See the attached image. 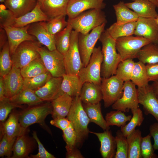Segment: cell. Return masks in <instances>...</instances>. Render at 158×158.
<instances>
[{
    "label": "cell",
    "mask_w": 158,
    "mask_h": 158,
    "mask_svg": "<svg viewBox=\"0 0 158 158\" xmlns=\"http://www.w3.org/2000/svg\"><path fill=\"white\" fill-rule=\"evenodd\" d=\"M134 35L142 37L151 43L158 44V25L155 18L139 17Z\"/></svg>",
    "instance_id": "14"
},
{
    "label": "cell",
    "mask_w": 158,
    "mask_h": 158,
    "mask_svg": "<svg viewBox=\"0 0 158 158\" xmlns=\"http://www.w3.org/2000/svg\"><path fill=\"white\" fill-rule=\"evenodd\" d=\"M99 40L102 44L103 56L101 76L102 78H108L115 75L118 66L122 60L116 51V40L106 30L102 33Z\"/></svg>",
    "instance_id": "1"
},
{
    "label": "cell",
    "mask_w": 158,
    "mask_h": 158,
    "mask_svg": "<svg viewBox=\"0 0 158 158\" xmlns=\"http://www.w3.org/2000/svg\"><path fill=\"white\" fill-rule=\"evenodd\" d=\"M66 16L61 15L47 21H42V22L48 32L55 35L67 25L68 22L66 20Z\"/></svg>",
    "instance_id": "43"
},
{
    "label": "cell",
    "mask_w": 158,
    "mask_h": 158,
    "mask_svg": "<svg viewBox=\"0 0 158 158\" xmlns=\"http://www.w3.org/2000/svg\"><path fill=\"white\" fill-rule=\"evenodd\" d=\"M67 21L73 29L83 34L89 33L107 22L105 13L102 10L95 9L83 12L73 18L68 19Z\"/></svg>",
    "instance_id": "3"
},
{
    "label": "cell",
    "mask_w": 158,
    "mask_h": 158,
    "mask_svg": "<svg viewBox=\"0 0 158 158\" xmlns=\"http://www.w3.org/2000/svg\"><path fill=\"white\" fill-rule=\"evenodd\" d=\"M125 4L139 17L156 18L158 17L156 6L147 0H135L132 2L125 3Z\"/></svg>",
    "instance_id": "26"
},
{
    "label": "cell",
    "mask_w": 158,
    "mask_h": 158,
    "mask_svg": "<svg viewBox=\"0 0 158 158\" xmlns=\"http://www.w3.org/2000/svg\"><path fill=\"white\" fill-rule=\"evenodd\" d=\"M124 83L115 75L108 78H102L100 86L105 108L112 106L121 97Z\"/></svg>",
    "instance_id": "10"
},
{
    "label": "cell",
    "mask_w": 158,
    "mask_h": 158,
    "mask_svg": "<svg viewBox=\"0 0 158 158\" xmlns=\"http://www.w3.org/2000/svg\"><path fill=\"white\" fill-rule=\"evenodd\" d=\"M6 97L5 96V87L4 78L0 77V101H1Z\"/></svg>",
    "instance_id": "57"
},
{
    "label": "cell",
    "mask_w": 158,
    "mask_h": 158,
    "mask_svg": "<svg viewBox=\"0 0 158 158\" xmlns=\"http://www.w3.org/2000/svg\"><path fill=\"white\" fill-rule=\"evenodd\" d=\"M63 136L66 143L65 148L67 152L76 147L77 136L75 131L71 123L70 125L63 131Z\"/></svg>",
    "instance_id": "47"
},
{
    "label": "cell",
    "mask_w": 158,
    "mask_h": 158,
    "mask_svg": "<svg viewBox=\"0 0 158 158\" xmlns=\"http://www.w3.org/2000/svg\"><path fill=\"white\" fill-rule=\"evenodd\" d=\"M66 157V158H83L84 157L77 147L72 150L67 152Z\"/></svg>",
    "instance_id": "55"
},
{
    "label": "cell",
    "mask_w": 158,
    "mask_h": 158,
    "mask_svg": "<svg viewBox=\"0 0 158 158\" xmlns=\"http://www.w3.org/2000/svg\"><path fill=\"white\" fill-rule=\"evenodd\" d=\"M137 58L144 64L158 63V44L150 42L145 45L138 53Z\"/></svg>",
    "instance_id": "35"
},
{
    "label": "cell",
    "mask_w": 158,
    "mask_h": 158,
    "mask_svg": "<svg viewBox=\"0 0 158 158\" xmlns=\"http://www.w3.org/2000/svg\"><path fill=\"white\" fill-rule=\"evenodd\" d=\"M29 25L22 27L8 26L3 28L7 35L11 55L23 42L26 41H37L35 37L28 33V30Z\"/></svg>",
    "instance_id": "15"
},
{
    "label": "cell",
    "mask_w": 158,
    "mask_h": 158,
    "mask_svg": "<svg viewBox=\"0 0 158 158\" xmlns=\"http://www.w3.org/2000/svg\"><path fill=\"white\" fill-rule=\"evenodd\" d=\"M155 19L156 20V22L157 23V25H158V17L157 18H155Z\"/></svg>",
    "instance_id": "60"
},
{
    "label": "cell",
    "mask_w": 158,
    "mask_h": 158,
    "mask_svg": "<svg viewBox=\"0 0 158 158\" xmlns=\"http://www.w3.org/2000/svg\"><path fill=\"white\" fill-rule=\"evenodd\" d=\"M50 123L51 125L60 129L62 131L68 127L71 123L67 117L53 119Z\"/></svg>",
    "instance_id": "53"
},
{
    "label": "cell",
    "mask_w": 158,
    "mask_h": 158,
    "mask_svg": "<svg viewBox=\"0 0 158 158\" xmlns=\"http://www.w3.org/2000/svg\"><path fill=\"white\" fill-rule=\"evenodd\" d=\"M131 80L124 82L121 97L111 106L113 109L127 112L139 108L137 89Z\"/></svg>",
    "instance_id": "12"
},
{
    "label": "cell",
    "mask_w": 158,
    "mask_h": 158,
    "mask_svg": "<svg viewBox=\"0 0 158 158\" xmlns=\"http://www.w3.org/2000/svg\"><path fill=\"white\" fill-rule=\"evenodd\" d=\"M137 21L118 24L115 23L106 30L113 38H119L134 35Z\"/></svg>",
    "instance_id": "33"
},
{
    "label": "cell",
    "mask_w": 158,
    "mask_h": 158,
    "mask_svg": "<svg viewBox=\"0 0 158 158\" xmlns=\"http://www.w3.org/2000/svg\"><path fill=\"white\" fill-rule=\"evenodd\" d=\"M132 117L131 115L126 116L123 112L116 110L107 113L105 116V119L109 126H116L121 127L125 126L127 121H129Z\"/></svg>",
    "instance_id": "42"
},
{
    "label": "cell",
    "mask_w": 158,
    "mask_h": 158,
    "mask_svg": "<svg viewBox=\"0 0 158 158\" xmlns=\"http://www.w3.org/2000/svg\"><path fill=\"white\" fill-rule=\"evenodd\" d=\"M133 114L129 122L121 127V130L123 135L127 137L135 129L137 126H140L144 119L142 111L139 108L131 110Z\"/></svg>",
    "instance_id": "39"
},
{
    "label": "cell",
    "mask_w": 158,
    "mask_h": 158,
    "mask_svg": "<svg viewBox=\"0 0 158 158\" xmlns=\"http://www.w3.org/2000/svg\"><path fill=\"white\" fill-rule=\"evenodd\" d=\"M69 0H42L41 8L49 19L61 15H67Z\"/></svg>",
    "instance_id": "24"
},
{
    "label": "cell",
    "mask_w": 158,
    "mask_h": 158,
    "mask_svg": "<svg viewBox=\"0 0 158 158\" xmlns=\"http://www.w3.org/2000/svg\"><path fill=\"white\" fill-rule=\"evenodd\" d=\"M103 61V56L101 47H95L89 62L86 67H83L80 70L78 75L80 85L89 82L101 85L102 77L101 69Z\"/></svg>",
    "instance_id": "5"
},
{
    "label": "cell",
    "mask_w": 158,
    "mask_h": 158,
    "mask_svg": "<svg viewBox=\"0 0 158 158\" xmlns=\"http://www.w3.org/2000/svg\"><path fill=\"white\" fill-rule=\"evenodd\" d=\"M140 36L131 35L116 40V47L122 60L137 58L138 53L145 45L150 43Z\"/></svg>",
    "instance_id": "6"
},
{
    "label": "cell",
    "mask_w": 158,
    "mask_h": 158,
    "mask_svg": "<svg viewBox=\"0 0 158 158\" xmlns=\"http://www.w3.org/2000/svg\"><path fill=\"white\" fill-rule=\"evenodd\" d=\"M116 145L115 158H127L128 145L126 137L121 130H118L115 137Z\"/></svg>",
    "instance_id": "45"
},
{
    "label": "cell",
    "mask_w": 158,
    "mask_h": 158,
    "mask_svg": "<svg viewBox=\"0 0 158 158\" xmlns=\"http://www.w3.org/2000/svg\"><path fill=\"white\" fill-rule=\"evenodd\" d=\"M79 97L84 104H96L102 100L100 85L86 82L83 85Z\"/></svg>",
    "instance_id": "25"
},
{
    "label": "cell",
    "mask_w": 158,
    "mask_h": 158,
    "mask_svg": "<svg viewBox=\"0 0 158 158\" xmlns=\"http://www.w3.org/2000/svg\"><path fill=\"white\" fill-rule=\"evenodd\" d=\"M73 30L68 23L65 28L55 35L56 49L63 55L69 49Z\"/></svg>",
    "instance_id": "36"
},
{
    "label": "cell",
    "mask_w": 158,
    "mask_h": 158,
    "mask_svg": "<svg viewBox=\"0 0 158 158\" xmlns=\"http://www.w3.org/2000/svg\"><path fill=\"white\" fill-rule=\"evenodd\" d=\"M15 18L13 13L10 10L6 9L4 7V6L0 5V27L4 28L10 26Z\"/></svg>",
    "instance_id": "50"
},
{
    "label": "cell",
    "mask_w": 158,
    "mask_h": 158,
    "mask_svg": "<svg viewBox=\"0 0 158 158\" xmlns=\"http://www.w3.org/2000/svg\"><path fill=\"white\" fill-rule=\"evenodd\" d=\"M149 81L158 82V63L145 65Z\"/></svg>",
    "instance_id": "52"
},
{
    "label": "cell",
    "mask_w": 158,
    "mask_h": 158,
    "mask_svg": "<svg viewBox=\"0 0 158 158\" xmlns=\"http://www.w3.org/2000/svg\"><path fill=\"white\" fill-rule=\"evenodd\" d=\"M130 80L138 87L148 84L146 66L140 61L135 62L131 73Z\"/></svg>",
    "instance_id": "38"
},
{
    "label": "cell",
    "mask_w": 158,
    "mask_h": 158,
    "mask_svg": "<svg viewBox=\"0 0 158 158\" xmlns=\"http://www.w3.org/2000/svg\"><path fill=\"white\" fill-rule=\"evenodd\" d=\"M22 107L21 105L12 103L10 101L9 99L7 97L0 101V123L5 121L8 115L13 109L16 108Z\"/></svg>",
    "instance_id": "49"
},
{
    "label": "cell",
    "mask_w": 158,
    "mask_h": 158,
    "mask_svg": "<svg viewBox=\"0 0 158 158\" xmlns=\"http://www.w3.org/2000/svg\"><path fill=\"white\" fill-rule=\"evenodd\" d=\"M0 157L11 158L13 147L17 138H11L5 135L0 136Z\"/></svg>",
    "instance_id": "46"
},
{
    "label": "cell",
    "mask_w": 158,
    "mask_h": 158,
    "mask_svg": "<svg viewBox=\"0 0 158 158\" xmlns=\"http://www.w3.org/2000/svg\"><path fill=\"white\" fill-rule=\"evenodd\" d=\"M35 140L27 135V133L17 137L13 148L11 158H30L29 154L35 147Z\"/></svg>",
    "instance_id": "21"
},
{
    "label": "cell",
    "mask_w": 158,
    "mask_h": 158,
    "mask_svg": "<svg viewBox=\"0 0 158 158\" xmlns=\"http://www.w3.org/2000/svg\"><path fill=\"white\" fill-rule=\"evenodd\" d=\"M49 20L42 10L40 2L37 1L34 8L30 11L17 18H15L10 26L22 27L37 22Z\"/></svg>",
    "instance_id": "23"
},
{
    "label": "cell",
    "mask_w": 158,
    "mask_h": 158,
    "mask_svg": "<svg viewBox=\"0 0 158 158\" xmlns=\"http://www.w3.org/2000/svg\"><path fill=\"white\" fill-rule=\"evenodd\" d=\"M151 136L149 134L142 137L141 143V154L142 158H155L158 156L154 153L151 140Z\"/></svg>",
    "instance_id": "48"
},
{
    "label": "cell",
    "mask_w": 158,
    "mask_h": 158,
    "mask_svg": "<svg viewBox=\"0 0 158 158\" xmlns=\"http://www.w3.org/2000/svg\"><path fill=\"white\" fill-rule=\"evenodd\" d=\"M154 4L158 8V0H147Z\"/></svg>",
    "instance_id": "59"
},
{
    "label": "cell",
    "mask_w": 158,
    "mask_h": 158,
    "mask_svg": "<svg viewBox=\"0 0 158 158\" xmlns=\"http://www.w3.org/2000/svg\"><path fill=\"white\" fill-rule=\"evenodd\" d=\"M142 137L139 129H135L127 137L128 149L127 158H141V143Z\"/></svg>",
    "instance_id": "34"
},
{
    "label": "cell",
    "mask_w": 158,
    "mask_h": 158,
    "mask_svg": "<svg viewBox=\"0 0 158 158\" xmlns=\"http://www.w3.org/2000/svg\"><path fill=\"white\" fill-rule=\"evenodd\" d=\"M79 33L72 31L69 49L64 56L66 73L78 75L83 67L79 51L78 42Z\"/></svg>",
    "instance_id": "11"
},
{
    "label": "cell",
    "mask_w": 158,
    "mask_h": 158,
    "mask_svg": "<svg viewBox=\"0 0 158 158\" xmlns=\"http://www.w3.org/2000/svg\"><path fill=\"white\" fill-rule=\"evenodd\" d=\"M132 0L133 1H135V0Z\"/></svg>",
    "instance_id": "63"
},
{
    "label": "cell",
    "mask_w": 158,
    "mask_h": 158,
    "mask_svg": "<svg viewBox=\"0 0 158 158\" xmlns=\"http://www.w3.org/2000/svg\"><path fill=\"white\" fill-rule=\"evenodd\" d=\"M52 111L51 104L46 103L34 106L19 113V121L21 126L27 129L31 125L38 123L49 133L50 128L45 123V119Z\"/></svg>",
    "instance_id": "4"
},
{
    "label": "cell",
    "mask_w": 158,
    "mask_h": 158,
    "mask_svg": "<svg viewBox=\"0 0 158 158\" xmlns=\"http://www.w3.org/2000/svg\"><path fill=\"white\" fill-rule=\"evenodd\" d=\"M38 51L46 69L52 77H62L66 74L63 54L57 49L51 51L41 46Z\"/></svg>",
    "instance_id": "7"
},
{
    "label": "cell",
    "mask_w": 158,
    "mask_h": 158,
    "mask_svg": "<svg viewBox=\"0 0 158 158\" xmlns=\"http://www.w3.org/2000/svg\"><path fill=\"white\" fill-rule=\"evenodd\" d=\"M66 117L76 133V147H81L90 133L88 125L90 121L79 96L73 98L72 106Z\"/></svg>",
    "instance_id": "2"
},
{
    "label": "cell",
    "mask_w": 158,
    "mask_h": 158,
    "mask_svg": "<svg viewBox=\"0 0 158 158\" xmlns=\"http://www.w3.org/2000/svg\"><path fill=\"white\" fill-rule=\"evenodd\" d=\"M104 0H69L67 9L68 19L73 18L82 13L92 9L102 10L105 6Z\"/></svg>",
    "instance_id": "17"
},
{
    "label": "cell",
    "mask_w": 158,
    "mask_h": 158,
    "mask_svg": "<svg viewBox=\"0 0 158 158\" xmlns=\"http://www.w3.org/2000/svg\"><path fill=\"white\" fill-rule=\"evenodd\" d=\"M37 1L36 0H6L5 6L13 13L15 18L21 16L32 10Z\"/></svg>",
    "instance_id": "28"
},
{
    "label": "cell",
    "mask_w": 158,
    "mask_h": 158,
    "mask_svg": "<svg viewBox=\"0 0 158 158\" xmlns=\"http://www.w3.org/2000/svg\"><path fill=\"white\" fill-rule=\"evenodd\" d=\"M62 77H52L41 87L35 91L42 101H52L64 94L61 89Z\"/></svg>",
    "instance_id": "18"
},
{
    "label": "cell",
    "mask_w": 158,
    "mask_h": 158,
    "mask_svg": "<svg viewBox=\"0 0 158 158\" xmlns=\"http://www.w3.org/2000/svg\"><path fill=\"white\" fill-rule=\"evenodd\" d=\"M23 78L33 77L48 71L40 57L20 69Z\"/></svg>",
    "instance_id": "37"
},
{
    "label": "cell",
    "mask_w": 158,
    "mask_h": 158,
    "mask_svg": "<svg viewBox=\"0 0 158 158\" xmlns=\"http://www.w3.org/2000/svg\"><path fill=\"white\" fill-rule=\"evenodd\" d=\"M73 100V97L64 94L51 101L53 119L65 117L68 115Z\"/></svg>",
    "instance_id": "27"
},
{
    "label": "cell",
    "mask_w": 158,
    "mask_h": 158,
    "mask_svg": "<svg viewBox=\"0 0 158 158\" xmlns=\"http://www.w3.org/2000/svg\"><path fill=\"white\" fill-rule=\"evenodd\" d=\"M28 32L29 34L35 37L41 44L45 46L49 50L56 49L55 35L48 32L42 21L30 24Z\"/></svg>",
    "instance_id": "19"
},
{
    "label": "cell",
    "mask_w": 158,
    "mask_h": 158,
    "mask_svg": "<svg viewBox=\"0 0 158 158\" xmlns=\"http://www.w3.org/2000/svg\"><path fill=\"white\" fill-rule=\"evenodd\" d=\"M151 85L154 92L158 97V82H154Z\"/></svg>",
    "instance_id": "58"
},
{
    "label": "cell",
    "mask_w": 158,
    "mask_h": 158,
    "mask_svg": "<svg viewBox=\"0 0 158 158\" xmlns=\"http://www.w3.org/2000/svg\"><path fill=\"white\" fill-rule=\"evenodd\" d=\"M62 77L61 89L63 94L73 98L79 96L81 87L78 75L65 74Z\"/></svg>",
    "instance_id": "31"
},
{
    "label": "cell",
    "mask_w": 158,
    "mask_h": 158,
    "mask_svg": "<svg viewBox=\"0 0 158 158\" xmlns=\"http://www.w3.org/2000/svg\"><path fill=\"white\" fill-rule=\"evenodd\" d=\"M8 37L6 32L4 29L0 27V49L2 48L4 44L8 41Z\"/></svg>",
    "instance_id": "56"
},
{
    "label": "cell",
    "mask_w": 158,
    "mask_h": 158,
    "mask_svg": "<svg viewBox=\"0 0 158 158\" xmlns=\"http://www.w3.org/2000/svg\"><path fill=\"white\" fill-rule=\"evenodd\" d=\"M135 63L132 59L122 61L118 66L115 75L124 82L130 80Z\"/></svg>",
    "instance_id": "44"
},
{
    "label": "cell",
    "mask_w": 158,
    "mask_h": 158,
    "mask_svg": "<svg viewBox=\"0 0 158 158\" xmlns=\"http://www.w3.org/2000/svg\"><path fill=\"white\" fill-rule=\"evenodd\" d=\"M52 75L48 71L35 76L24 78L23 88L35 91L42 87Z\"/></svg>",
    "instance_id": "41"
},
{
    "label": "cell",
    "mask_w": 158,
    "mask_h": 158,
    "mask_svg": "<svg viewBox=\"0 0 158 158\" xmlns=\"http://www.w3.org/2000/svg\"><path fill=\"white\" fill-rule=\"evenodd\" d=\"M116 17L115 22L121 24L133 21H137L139 17L137 14L131 10L124 2L120 1L113 6Z\"/></svg>",
    "instance_id": "30"
},
{
    "label": "cell",
    "mask_w": 158,
    "mask_h": 158,
    "mask_svg": "<svg viewBox=\"0 0 158 158\" xmlns=\"http://www.w3.org/2000/svg\"><path fill=\"white\" fill-rule=\"evenodd\" d=\"M90 133L96 135L100 143V152L103 158L114 157L116 148L115 137L112 135L109 130H104L102 133L90 131Z\"/></svg>",
    "instance_id": "22"
},
{
    "label": "cell",
    "mask_w": 158,
    "mask_h": 158,
    "mask_svg": "<svg viewBox=\"0 0 158 158\" xmlns=\"http://www.w3.org/2000/svg\"><path fill=\"white\" fill-rule=\"evenodd\" d=\"M139 104L143 107L146 115H152L158 122V97L149 84L137 88Z\"/></svg>",
    "instance_id": "13"
},
{
    "label": "cell",
    "mask_w": 158,
    "mask_h": 158,
    "mask_svg": "<svg viewBox=\"0 0 158 158\" xmlns=\"http://www.w3.org/2000/svg\"><path fill=\"white\" fill-rule=\"evenodd\" d=\"M13 64L8 41L4 46L0 53V75L4 77L11 71Z\"/></svg>",
    "instance_id": "40"
},
{
    "label": "cell",
    "mask_w": 158,
    "mask_h": 158,
    "mask_svg": "<svg viewBox=\"0 0 158 158\" xmlns=\"http://www.w3.org/2000/svg\"><path fill=\"white\" fill-rule=\"evenodd\" d=\"M3 78L5 96L6 97L12 98L23 89L24 78L21 74L20 69L13 65L10 71Z\"/></svg>",
    "instance_id": "16"
},
{
    "label": "cell",
    "mask_w": 158,
    "mask_h": 158,
    "mask_svg": "<svg viewBox=\"0 0 158 158\" xmlns=\"http://www.w3.org/2000/svg\"><path fill=\"white\" fill-rule=\"evenodd\" d=\"M36 0L37 1H38L40 2L42 1V0Z\"/></svg>",
    "instance_id": "62"
},
{
    "label": "cell",
    "mask_w": 158,
    "mask_h": 158,
    "mask_svg": "<svg viewBox=\"0 0 158 158\" xmlns=\"http://www.w3.org/2000/svg\"><path fill=\"white\" fill-rule=\"evenodd\" d=\"M19 113L12 111L8 118L0 123V136L5 135L11 138L17 137L27 133V129L22 127L19 121Z\"/></svg>",
    "instance_id": "20"
},
{
    "label": "cell",
    "mask_w": 158,
    "mask_h": 158,
    "mask_svg": "<svg viewBox=\"0 0 158 158\" xmlns=\"http://www.w3.org/2000/svg\"><path fill=\"white\" fill-rule=\"evenodd\" d=\"M12 103L21 105L26 104L31 106L41 104L43 102L36 94L35 91L23 88L18 94L9 99Z\"/></svg>",
    "instance_id": "32"
},
{
    "label": "cell",
    "mask_w": 158,
    "mask_h": 158,
    "mask_svg": "<svg viewBox=\"0 0 158 158\" xmlns=\"http://www.w3.org/2000/svg\"><path fill=\"white\" fill-rule=\"evenodd\" d=\"M40 44L37 41H26L21 43L11 55L13 65L21 69L40 57L38 49Z\"/></svg>",
    "instance_id": "8"
},
{
    "label": "cell",
    "mask_w": 158,
    "mask_h": 158,
    "mask_svg": "<svg viewBox=\"0 0 158 158\" xmlns=\"http://www.w3.org/2000/svg\"><path fill=\"white\" fill-rule=\"evenodd\" d=\"M33 137L37 142L38 147V153L35 155H31L30 157L32 158H55V157L49 153L45 148L42 144L38 138L36 132L33 131L32 133Z\"/></svg>",
    "instance_id": "51"
},
{
    "label": "cell",
    "mask_w": 158,
    "mask_h": 158,
    "mask_svg": "<svg viewBox=\"0 0 158 158\" xmlns=\"http://www.w3.org/2000/svg\"><path fill=\"white\" fill-rule=\"evenodd\" d=\"M105 23L85 34L79 33L78 47L83 67L88 64L95 46L103 32L105 30Z\"/></svg>",
    "instance_id": "9"
},
{
    "label": "cell",
    "mask_w": 158,
    "mask_h": 158,
    "mask_svg": "<svg viewBox=\"0 0 158 158\" xmlns=\"http://www.w3.org/2000/svg\"><path fill=\"white\" fill-rule=\"evenodd\" d=\"M6 0H0V2L1 3L4 2Z\"/></svg>",
    "instance_id": "61"
},
{
    "label": "cell",
    "mask_w": 158,
    "mask_h": 158,
    "mask_svg": "<svg viewBox=\"0 0 158 158\" xmlns=\"http://www.w3.org/2000/svg\"><path fill=\"white\" fill-rule=\"evenodd\" d=\"M149 134L154 139L153 147L155 150H158V122L151 124L149 127Z\"/></svg>",
    "instance_id": "54"
},
{
    "label": "cell",
    "mask_w": 158,
    "mask_h": 158,
    "mask_svg": "<svg viewBox=\"0 0 158 158\" xmlns=\"http://www.w3.org/2000/svg\"><path fill=\"white\" fill-rule=\"evenodd\" d=\"M84 109L89 119L90 122L95 123L104 130L110 128L104 118L101 111V103H83Z\"/></svg>",
    "instance_id": "29"
}]
</instances>
